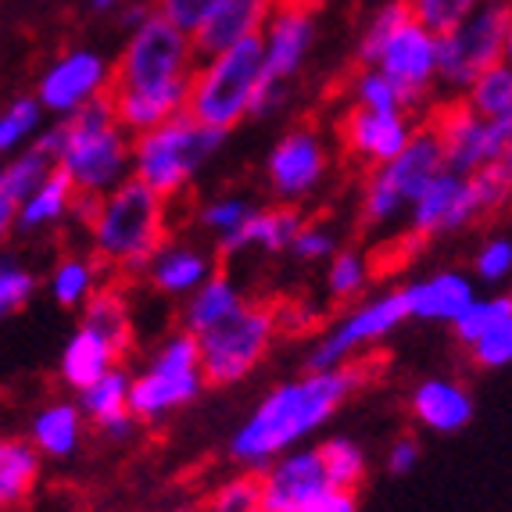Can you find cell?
Listing matches in <instances>:
<instances>
[{
  "label": "cell",
  "instance_id": "6da1fadb",
  "mask_svg": "<svg viewBox=\"0 0 512 512\" xmlns=\"http://www.w3.org/2000/svg\"><path fill=\"white\" fill-rule=\"evenodd\" d=\"M366 384V369L359 362L337 369H305L294 380H283L265 391L248 419L230 437V459L244 473H258L276 455L312 444L326 430L337 409Z\"/></svg>",
  "mask_w": 512,
  "mask_h": 512
},
{
  "label": "cell",
  "instance_id": "7a4b0ae2",
  "mask_svg": "<svg viewBox=\"0 0 512 512\" xmlns=\"http://www.w3.org/2000/svg\"><path fill=\"white\" fill-rule=\"evenodd\" d=\"M197 51L187 33L147 11L137 29H129L119 61H111L108 104L129 137L187 111L190 72Z\"/></svg>",
  "mask_w": 512,
  "mask_h": 512
},
{
  "label": "cell",
  "instance_id": "3957f363",
  "mask_svg": "<svg viewBox=\"0 0 512 512\" xmlns=\"http://www.w3.org/2000/svg\"><path fill=\"white\" fill-rule=\"evenodd\" d=\"M129 133L119 126L108 97L76 111L54 126H43L36 144L51 154L54 169L72 183L76 194L101 197L129 180Z\"/></svg>",
  "mask_w": 512,
  "mask_h": 512
},
{
  "label": "cell",
  "instance_id": "277c9868",
  "mask_svg": "<svg viewBox=\"0 0 512 512\" xmlns=\"http://www.w3.org/2000/svg\"><path fill=\"white\" fill-rule=\"evenodd\" d=\"M83 233L90 237V255L104 265V273L144 276L147 258L169 237V201L129 176L97 197Z\"/></svg>",
  "mask_w": 512,
  "mask_h": 512
},
{
  "label": "cell",
  "instance_id": "5b68a950",
  "mask_svg": "<svg viewBox=\"0 0 512 512\" xmlns=\"http://www.w3.org/2000/svg\"><path fill=\"white\" fill-rule=\"evenodd\" d=\"M359 61L384 72L402 90L409 111L423 108L437 90V33L409 15L405 0H391L369 15Z\"/></svg>",
  "mask_w": 512,
  "mask_h": 512
},
{
  "label": "cell",
  "instance_id": "8992f818",
  "mask_svg": "<svg viewBox=\"0 0 512 512\" xmlns=\"http://www.w3.org/2000/svg\"><path fill=\"white\" fill-rule=\"evenodd\" d=\"M222 140L226 133H215L194 115L180 111L129 140V176L172 201L205 172V165L219 154Z\"/></svg>",
  "mask_w": 512,
  "mask_h": 512
},
{
  "label": "cell",
  "instance_id": "52a82bcc",
  "mask_svg": "<svg viewBox=\"0 0 512 512\" xmlns=\"http://www.w3.org/2000/svg\"><path fill=\"white\" fill-rule=\"evenodd\" d=\"M512 187V162L487 165L480 172H462L444 165L427 187L419 190L416 201L405 212L409 233L419 240H437L452 237V233L466 230L484 215L498 212L509 201Z\"/></svg>",
  "mask_w": 512,
  "mask_h": 512
},
{
  "label": "cell",
  "instance_id": "ba28073f",
  "mask_svg": "<svg viewBox=\"0 0 512 512\" xmlns=\"http://www.w3.org/2000/svg\"><path fill=\"white\" fill-rule=\"evenodd\" d=\"M262 86V43L244 40L208 58H197L187 86V115L215 133H230L251 119Z\"/></svg>",
  "mask_w": 512,
  "mask_h": 512
},
{
  "label": "cell",
  "instance_id": "9c48e42d",
  "mask_svg": "<svg viewBox=\"0 0 512 512\" xmlns=\"http://www.w3.org/2000/svg\"><path fill=\"white\" fill-rule=\"evenodd\" d=\"M205 387L197 337L187 330H172L154 344L137 373H129V416L144 427H158L176 412L190 409Z\"/></svg>",
  "mask_w": 512,
  "mask_h": 512
},
{
  "label": "cell",
  "instance_id": "30bf717a",
  "mask_svg": "<svg viewBox=\"0 0 512 512\" xmlns=\"http://www.w3.org/2000/svg\"><path fill=\"white\" fill-rule=\"evenodd\" d=\"M512 51V8L509 0H484L455 26L437 33V86L459 97L480 72Z\"/></svg>",
  "mask_w": 512,
  "mask_h": 512
},
{
  "label": "cell",
  "instance_id": "8fae6325",
  "mask_svg": "<svg viewBox=\"0 0 512 512\" xmlns=\"http://www.w3.org/2000/svg\"><path fill=\"white\" fill-rule=\"evenodd\" d=\"M444 169V151L434 129H419L409 137L402 151L387 158L384 165H373L362 183V222L369 230H391L405 222V212L416 201V194Z\"/></svg>",
  "mask_w": 512,
  "mask_h": 512
},
{
  "label": "cell",
  "instance_id": "7c38bea8",
  "mask_svg": "<svg viewBox=\"0 0 512 512\" xmlns=\"http://www.w3.org/2000/svg\"><path fill=\"white\" fill-rule=\"evenodd\" d=\"M276 312L265 305H244L230 319L205 330L197 337V355H201V373L208 387H233L244 376H251L276 341Z\"/></svg>",
  "mask_w": 512,
  "mask_h": 512
},
{
  "label": "cell",
  "instance_id": "4fadbf2b",
  "mask_svg": "<svg viewBox=\"0 0 512 512\" xmlns=\"http://www.w3.org/2000/svg\"><path fill=\"white\" fill-rule=\"evenodd\" d=\"M262 43V86L251 119H265L287 104V86L305 69L308 54L316 47V15L305 4L276 0L273 15L258 33Z\"/></svg>",
  "mask_w": 512,
  "mask_h": 512
},
{
  "label": "cell",
  "instance_id": "5bb4252c",
  "mask_svg": "<svg viewBox=\"0 0 512 512\" xmlns=\"http://www.w3.org/2000/svg\"><path fill=\"white\" fill-rule=\"evenodd\" d=\"M409 312H405L402 287L394 291H376L369 298H362L359 305H351L330 330L319 337L308 369H337L359 362L366 351H373L376 344H384L398 326H405Z\"/></svg>",
  "mask_w": 512,
  "mask_h": 512
},
{
  "label": "cell",
  "instance_id": "9a60e30c",
  "mask_svg": "<svg viewBox=\"0 0 512 512\" xmlns=\"http://www.w3.org/2000/svg\"><path fill=\"white\" fill-rule=\"evenodd\" d=\"M111 90V61L94 47H72L40 72L33 97L47 119H69L76 111L104 101Z\"/></svg>",
  "mask_w": 512,
  "mask_h": 512
},
{
  "label": "cell",
  "instance_id": "2e32d148",
  "mask_svg": "<svg viewBox=\"0 0 512 512\" xmlns=\"http://www.w3.org/2000/svg\"><path fill=\"white\" fill-rule=\"evenodd\" d=\"M434 133L441 140L444 165L462 176L512 162V119H480L477 111L459 101L437 115Z\"/></svg>",
  "mask_w": 512,
  "mask_h": 512
},
{
  "label": "cell",
  "instance_id": "e0dca14e",
  "mask_svg": "<svg viewBox=\"0 0 512 512\" xmlns=\"http://www.w3.org/2000/svg\"><path fill=\"white\" fill-rule=\"evenodd\" d=\"M330 172V144L319 129L294 126L273 144L265 158V187L280 205H301L326 183Z\"/></svg>",
  "mask_w": 512,
  "mask_h": 512
},
{
  "label": "cell",
  "instance_id": "ac0fdd59",
  "mask_svg": "<svg viewBox=\"0 0 512 512\" xmlns=\"http://www.w3.org/2000/svg\"><path fill=\"white\" fill-rule=\"evenodd\" d=\"M255 480L262 512H301L312 498H319L330 487L316 444H301V448L276 455L269 466L255 473Z\"/></svg>",
  "mask_w": 512,
  "mask_h": 512
},
{
  "label": "cell",
  "instance_id": "d6986e66",
  "mask_svg": "<svg viewBox=\"0 0 512 512\" xmlns=\"http://www.w3.org/2000/svg\"><path fill=\"white\" fill-rule=\"evenodd\" d=\"M416 133L409 111H366L351 108L341 119V144L344 151L362 165H384L387 158L402 151Z\"/></svg>",
  "mask_w": 512,
  "mask_h": 512
},
{
  "label": "cell",
  "instance_id": "ffe728a7",
  "mask_svg": "<svg viewBox=\"0 0 512 512\" xmlns=\"http://www.w3.org/2000/svg\"><path fill=\"white\" fill-rule=\"evenodd\" d=\"M212 273H215L212 251L194 244V240H176V237H165L144 265L147 283H151L162 298H172V301H183Z\"/></svg>",
  "mask_w": 512,
  "mask_h": 512
},
{
  "label": "cell",
  "instance_id": "44dd1931",
  "mask_svg": "<svg viewBox=\"0 0 512 512\" xmlns=\"http://www.w3.org/2000/svg\"><path fill=\"white\" fill-rule=\"evenodd\" d=\"M405 312L416 323H441L452 326L459 319V312L477 298V283L470 273L459 269H437V273L419 276V280L402 287Z\"/></svg>",
  "mask_w": 512,
  "mask_h": 512
},
{
  "label": "cell",
  "instance_id": "7402d4cb",
  "mask_svg": "<svg viewBox=\"0 0 512 512\" xmlns=\"http://www.w3.org/2000/svg\"><path fill=\"white\" fill-rule=\"evenodd\" d=\"M409 409L416 416V423L430 434H459L473 423V394L462 380L452 376H427L419 380L409 394Z\"/></svg>",
  "mask_w": 512,
  "mask_h": 512
},
{
  "label": "cell",
  "instance_id": "603a6c76",
  "mask_svg": "<svg viewBox=\"0 0 512 512\" xmlns=\"http://www.w3.org/2000/svg\"><path fill=\"white\" fill-rule=\"evenodd\" d=\"M276 0H219L201 26L190 33L197 58H208L215 51H226L233 43L255 40L262 26L273 15Z\"/></svg>",
  "mask_w": 512,
  "mask_h": 512
},
{
  "label": "cell",
  "instance_id": "cb8c5ba5",
  "mask_svg": "<svg viewBox=\"0 0 512 512\" xmlns=\"http://www.w3.org/2000/svg\"><path fill=\"white\" fill-rule=\"evenodd\" d=\"M79 394V412L86 423H94L104 437H129L137 419L129 416V369L111 366L108 373H101L94 384H86Z\"/></svg>",
  "mask_w": 512,
  "mask_h": 512
},
{
  "label": "cell",
  "instance_id": "d4e9b609",
  "mask_svg": "<svg viewBox=\"0 0 512 512\" xmlns=\"http://www.w3.org/2000/svg\"><path fill=\"white\" fill-rule=\"evenodd\" d=\"M301 226V212L294 205L280 208H251V215L240 222V230L219 240L222 255H244V251H265V255H280L291 248L294 233Z\"/></svg>",
  "mask_w": 512,
  "mask_h": 512
},
{
  "label": "cell",
  "instance_id": "484cf974",
  "mask_svg": "<svg viewBox=\"0 0 512 512\" xmlns=\"http://www.w3.org/2000/svg\"><path fill=\"white\" fill-rule=\"evenodd\" d=\"M86 437V419L76 402H47L29 423L26 441L36 448L40 459L65 462L83 448Z\"/></svg>",
  "mask_w": 512,
  "mask_h": 512
},
{
  "label": "cell",
  "instance_id": "4316f807",
  "mask_svg": "<svg viewBox=\"0 0 512 512\" xmlns=\"http://www.w3.org/2000/svg\"><path fill=\"white\" fill-rule=\"evenodd\" d=\"M111 366H122V351L101 337L97 330L79 323L76 333H72L65 348H61V359H58V376L61 384L72 387V391H83L86 384H94L97 376L108 373Z\"/></svg>",
  "mask_w": 512,
  "mask_h": 512
},
{
  "label": "cell",
  "instance_id": "83f0119b",
  "mask_svg": "<svg viewBox=\"0 0 512 512\" xmlns=\"http://www.w3.org/2000/svg\"><path fill=\"white\" fill-rule=\"evenodd\" d=\"M72 205H76V190L72 183L61 176L58 169H51L18 201V230L22 233H47L58 230L72 219Z\"/></svg>",
  "mask_w": 512,
  "mask_h": 512
},
{
  "label": "cell",
  "instance_id": "f1b7e54d",
  "mask_svg": "<svg viewBox=\"0 0 512 512\" xmlns=\"http://www.w3.org/2000/svg\"><path fill=\"white\" fill-rule=\"evenodd\" d=\"M240 305H244V291L237 287V280H230L226 273L215 269L197 291H190L183 298V330L201 337L205 330L219 326L222 319H230Z\"/></svg>",
  "mask_w": 512,
  "mask_h": 512
},
{
  "label": "cell",
  "instance_id": "f546056e",
  "mask_svg": "<svg viewBox=\"0 0 512 512\" xmlns=\"http://www.w3.org/2000/svg\"><path fill=\"white\" fill-rule=\"evenodd\" d=\"M79 312H83V326L108 337L122 355L133 348V305H129V294L119 283L104 280Z\"/></svg>",
  "mask_w": 512,
  "mask_h": 512
},
{
  "label": "cell",
  "instance_id": "4dcf8cb0",
  "mask_svg": "<svg viewBox=\"0 0 512 512\" xmlns=\"http://www.w3.org/2000/svg\"><path fill=\"white\" fill-rule=\"evenodd\" d=\"M40 455L26 437H0V512L22 505L40 480Z\"/></svg>",
  "mask_w": 512,
  "mask_h": 512
},
{
  "label": "cell",
  "instance_id": "1f68e13d",
  "mask_svg": "<svg viewBox=\"0 0 512 512\" xmlns=\"http://www.w3.org/2000/svg\"><path fill=\"white\" fill-rule=\"evenodd\" d=\"M101 283L104 265L90 251H79V255H65L54 262L51 276H47V294L61 308H83Z\"/></svg>",
  "mask_w": 512,
  "mask_h": 512
},
{
  "label": "cell",
  "instance_id": "d6a6232c",
  "mask_svg": "<svg viewBox=\"0 0 512 512\" xmlns=\"http://www.w3.org/2000/svg\"><path fill=\"white\" fill-rule=\"evenodd\" d=\"M319 462H323L326 484L341 487V491H359L366 484L369 473V459L366 452L359 448V441H351L344 434H330L316 444Z\"/></svg>",
  "mask_w": 512,
  "mask_h": 512
},
{
  "label": "cell",
  "instance_id": "836d02e7",
  "mask_svg": "<svg viewBox=\"0 0 512 512\" xmlns=\"http://www.w3.org/2000/svg\"><path fill=\"white\" fill-rule=\"evenodd\" d=\"M459 97L480 119H512V65L509 61L491 65Z\"/></svg>",
  "mask_w": 512,
  "mask_h": 512
},
{
  "label": "cell",
  "instance_id": "e575fe53",
  "mask_svg": "<svg viewBox=\"0 0 512 512\" xmlns=\"http://www.w3.org/2000/svg\"><path fill=\"white\" fill-rule=\"evenodd\" d=\"M373 287V262L359 248H337L326 258V291L333 301H355Z\"/></svg>",
  "mask_w": 512,
  "mask_h": 512
},
{
  "label": "cell",
  "instance_id": "d590c367",
  "mask_svg": "<svg viewBox=\"0 0 512 512\" xmlns=\"http://www.w3.org/2000/svg\"><path fill=\"white\" fill-rule=\"evenodd\" d=\"M43 126H47V115H43L40 101L33 94L8 101L0 108V154L8 158V154L29 147L43 133Z\"/></svg>",
  "mask_w": 512,
  "mask_h": 512
},
{
  "label": "cell",
  "instance_id": "8d00e7d4",
  "mask_svg": "<svg viewBox=\"0 0 512 512\" xmlns=\"http://www.w3.org/2000/svg\"><path fill=\"white\" fill-rule=\"evenodd\" d=\"M470 355L480 369L498 373L512 362V298L495 312V319L480 330V337L470 344Z\"/></svg>",
  "mask_w": 512,
  "mask_h": 512
},
{
  "label": "cell",
  "instance_id": "74e56055",
  "mask_svg": "<svg viewBox=\"0 0 512 512\" xmlns=\"http://www.w3.org/2000/svg\"><path fill=\"white\" fill-rule=\"evenodd\" d=\"M348 90H351V101H355V108H366V111H409L402 90H398V86H394L380 69H373V65H362V69L351 76ZM409 115H412V111H409Z\"/></svg>",
  "mask_w": 512,
  "mask_h": 512
},
{
  "label": "cell",
  "instance_id": "f35d334b",
  "mask_svg": "<svg viewBox=\"0 0 512 512\" xmlns=\"http://www.w3.org/2000/svg\"><path fill=\"white\" fill-rule=\"evenodd\" d=\"M36 273L18 255H8L0 248V319L15 316L33 301Z\"/></svg>",
  "mask_w": 512,
  "mask_h": 512
},
{
  "label": "cell",
  "instance_id": "ab89813d",
  "mask_svg": "<svg viewBox=\"0 0 512 512\" xmlns=\"http://www.w3.org/2000/svg\"><path fill=\"white\" fill-rule=\"evenodd\" d=\"M51 169H54L51 154L33 140V147H22V151L8 154V162H4V169H0V180L8 183L11 194L22 201V197H26Z\"/></svg>",
  "mask_w": 512,
  "mask_h": 512
},
{
  "label": "cell",
  "instance_id": "60d3db41",
  "mask_svg": "<svg viewBox=\"0 0 512 512\" xmlns=\"http://www.w3.org/2000/svg\"><path fill=\"white\" fill-rule=\"evenodd\" d=\"M512 276V240L509 233H491L480 240L477 255H473V283L484 287H505Z\"/></svg>",
  "mask_w": 512,
  "mask_h": 512
},
{
  "label": "cell",
  "instance_id": "b9f144b4",
  "mask_svg": "<svg viewBox=\"0 0 512 512\" xmlns=\"http://www.w3.org/2000/svg\"><path fill=\"white\" fill-rule=\"evenodd\" d=\"M251 201L244 194H219L212 201L197 208V222H201V230L212 233L215 240L230 237L233 230H240V222L251 215Z\"/></svg>",
  "mask_w": 512,
  "mask_h": 512
},
{
  "label": "cell",
  "instance_id": "7bdbcfd3",
  "mask_svg": "<svg viewBox=\"0 0 512 512\" xmlns=\"http://www.w3.org/2000/svg\"><path fill=\"white\" fill-rule=\"evenodd\" d=\"M201 512H262L258 509V480L255 473H233L208 491Z\"/></svg>",
  "mask_w": 512,
  "mask_h": 512
},
{
  "label": "cell",
  "instance_id": "ee69618b",
  "mask_svg": "<svg viewBox=\"0 0 512 512\" xmlns=\"http://www.w3.org/2000/svg\"><path fill=\"white\" fill-rule=\"evenodd\" d=\"M477 4L484 0H405V8L416 22L430 29V33H444L448 26H455L462 15H470Z\"/></svg>",
  "mask_w": 512,
  "mask_h": 512
},
{
  "label": "cell",
  "instance_id": "f6af8a7d",
  "mask_svg": "<svg viewBox=\"0 0 512 512\" xmlns=\"http://www.w3.org/2000/svg\"><path fill=\"white\" fill-rule=\"evenodd\" d=\"M287 251H291L301 265H319L337 251V233H333L326 222H305L301 219L298 233H294L291 248Z\"/></svg>",
  "mask_w": 512,
  "mask_h": 512
},
{
  "label": "cell",
  "instance_id": "bcb514c9",
  "mask_svg": "<svg viewBox=\"0 0 512 512\" xmlns=\"http://www.w3.org/2000/svg\"><path fill=\"white\" fill-rule=\"evenodd\" d=\"M215 4H219V0H158V4H154V15H162L169 26H176L180 33L190 36L205 22Z\"/></svg>",
  "mask_w": 512,
  "mask_h": 512
},
{
  "label": "cell",
  "instance_id": "7dc6e473",
  "mask_svg": "<svg viewBox=\"0 0 512 512\" xmlns=\"http://www.w3.org/2000/svg\"><path fill=\"white\" fill-rule=\"evenodd\" d=\"M419 441L416 437H394L391 441V448H387V455H384V466H387V473H394V477H405V473H412L419 466Z\"/></svg>",
  "mask_w": 512,
  "mask_h": 512
},
{
  "label": "cell",
  "instance_id": "c3c4849f",
  "mask_svg": "<svg viewBox=\"0 0 512 512\" xmlns=\"http://www.w3.org/2000/svg\"><path fill=\"white\" fill-rule=\"evenodd\" d=\"M301 512H359V491H341V487H326L323 495L312 498Z\"/></svg>",
  "mask_w": 512,
  "mask_h": 512
},
{
  "label": "cell",
  "instance_id": "681fc988",
  "mask_svg": "<svg viewBox=\"0 0 512 512\" xmlns=\"http://www.w3.org/2000/svg\"><path fill=\"white\" fill-rule=\"evenodd\" d=\"M15 230H18V197L8 190V183L0 180V248L8 244Z\"/></svg>",
  "mask_w": 512,
  "mask_h": 512
},
{
  "label": "cell",
  "instance_id": "f907efd6",
  "mask_svg": "<svg viewBox=\"0 0 512 512\" xmlns=\"http://www.w3.org/2000/svg\"><path fill=\"white\" fill-rule=\"evenodd\" d=\"M122 4H129V0H94L97 11H119Z\"/></svg>",
  "mask_w": 512,
  "mask_h": 512
},
{
  "label": "cell",
  "instance_id": "816d5d0a",
  "mask_svg": "<svg viewBox=\"0 0 512 512\" xmlns=\"http://www.w3.org/2000/svg\"><path fill=\"white\" fill-rule=\"evenodd\" d=\"M172 512H201L197 505H180V509H172Z\"/></svg>",
  "mask_w": 512,
  "mask_h": 512
}]
</instances>
